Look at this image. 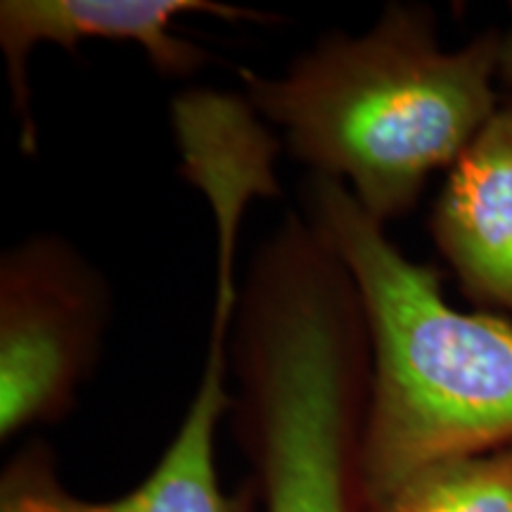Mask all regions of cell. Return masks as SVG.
<instances>
[{
	"label": "cell",
	"instance_id": "1",
	"mask_svg": "<svg viewBox=\"0 0 512 512\" xmlns=\"http://www.w3.org/2000/svg\"><path fill=\"white\" fill-rule=\"evenodd\" d=\"M230 370L233 432L264 512H368L373 339L354 278L302 214L249 256Z\"/></svg>",
	"mask_w": 512,
	"mask_h": 512
},
{
	"label": "cell",
	"instance_id": "4",
	"mask_svg": "<svg viewBox=\"0 0 512 512\" xmlns=\"http://www.w3.org/2000/svg\"><path fill=\"white\" fill-rule=\"evenodd\" d=\"M110 318V283L62 235H31L0 256V437L72 411Z\"/></svg>",
	"mask_w": 512,
	"mask_h": 512
},
{
	"label": "cell",
	"instance_id": "5",
	"mask_svg": "<svg viewBox=\"0 0 512 512\" xmlns=\"http://www.w3.org/2000/svg\"><path fill=\"white\" fill-rule=\"evenodd\" d=\"M219 268L202 380L176 437L150 475L124 496L88 501L62 484L53 451L43 441H31L5 465L0 512H254V484L228 494L216 467V432L223 415L233 408L226 380L230 323L238 302L235 264L221 261Z\"/></svg>",
	"mask_w": 512,
	"mask_h": 512
},
{
	"label": "cell",
	"instance_id": "7",
	"mask_svg": "<svg viewBox=\"0 0 512 512\" xmlns=\"http://www.w3.org/2000/svg\"><path fill=\"white\" fill-rule=\"evenodd\" d=\"M430 233L472 304L512 313V100L448 169Z\"/></svg>",
	"mask_w": 512,
	"mask_h": 512
},
{
	"label": "cell",
	"instance_id": "6",
	"mask_svg": "<svg viewBox=\"0 0 512 512\" xmlns=\"http://www.w3.org/2000/svg\"><path fill=\"white\" fill-rule=\"evenodd\" d=\"M185 15H209L226 22H280L278 15L216 0H3L0 50L24 155H36L38 147L29 55L41 43L67 53H76L83 41L136 43L157 74L188 79L207 67L209 53L171 31L176 19Z\"/></svg>",
	"mask_w": 512,
	"mask_h": 512
},
{
	"label": "cell",
	"instance_id": "3",
	"mask_svg": "<svg viewBox=\"0 0 512 512\" xmlns=\"http://www.w3.org/2000/svg\"><path fill=\"white\" fill-rule=\"evenodd\" d=\"M306 221L354 278L373 339L363 444L368 503L420 467L512 444V323L453 309L344 183L311 176Z\"/></svg>",
	"mask_w": 512,
	"mask_h": 512
},
{
	"label": "cell",
	"instance_id": "2",
	"mask_svg": "<svg viewBox=\"0 0 512 512\" xmlns=\"http://www.w3.org/2000/svg\"><path fill=\"white\" fill-rule=\"evenodd\" d=\"M498 53L501 31L446 50L430 8L389 3L366 34H325L285 74H238L249 107L283 128L287 152L387 226L501 107Z\"/></svg>",
	"mask_w": 512,
	"mask_h": 512
},
{
	"label": "cell",
	"instance_id": "8",
	"mask_svg": "<svg viewBox=\"0 0 512 512\" xmlns=\"http://www.w3.org/2000/svg\"><path fill=\"white\" fill-rule=\"evenodd\" d=\"M368 512H512V444L420 467Z\"/></svg>",
	"mask_w": 512,
	"mask_h": 512
},
{
	"label": "cell",
	"instance_id": "9",
	"mask_svg": "<svg viewBox=\"0 0 512 512\" xmlns=\"http://www.w3.org/2000/svg\"><path fill=\"white\" fill-rule=\"evenodd\" d=\"M498 86L505 88V98L512 100V24L501 31V53H498Z\"/></svg>",
	"mask_w": 512,
	"mask_h": 512
}]
</instances>
